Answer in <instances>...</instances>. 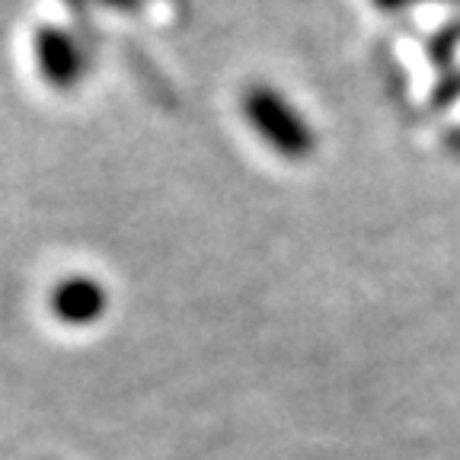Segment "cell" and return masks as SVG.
Instances as JSON below:
<instances>
[{
	"instance_id": "1",
	"label": "cell",
	"mask_w": 460,
	"mask_h": 460,
	"mask_svg": "<svg viewBox=\"0 0 460 460\" xmlns=\"http://www.w3.org/2000/svg\"><path fill=\"white\" fill-rule=\"evenodd\" d=\"M243 119L262 141L288 160H301L314 151V131L295 106L266 84H252L243 93Z\"/></svg>"
},
{
	"instance_id": "2",
	"label": "cell",
	"mask_w": 460,
	"mask_h": 460,
	"mask_svg": "<svg viewBox=\"0 0 460 460\" xmlns=\"http://www.w3.org/2000/svg\"><path fill=\"white\" fill-rule=\"evenodd\" d=\"M32 55H36L39 77L55 93H71L77 90L86 74V55L80 49L77 36H71L65 26L42 22L32 36Z\"/></svg>"
},
{
	"instance_id": "3",
	"label": "cell",
	"mask_w": 460,
	"mask_h": 460,
	"mask_svg": "<svg viewBox=\"0 0 460 460\" xmlns=\"http://www.w3.org/2000/svg\"><path fill=\"white\" fill-rule=\"evenodd\" d=\"M102 291L100 285H93L90 279H67L65 285L55 291V307L61 316L67 320H93L96 314L102 310Z\"/></svg>"
},
{
	"instance_id": "4",
	"label": "cell",
	"mask_w": 460,
	"mask_h": 460,
	"mask_svg": "<svg viewBox=\"0 0 460 460\" xmlns=\"http://www.w3.org/2000/svg\"><path fill=\"white\" fill-rule=\"evenodd\" d=\"M100 7L115 10V13H125V16H137L144 10V0H93Z\"/></svg>"
}]
</instances>
